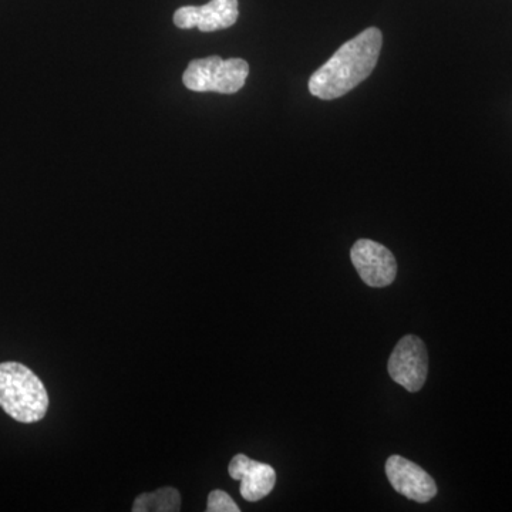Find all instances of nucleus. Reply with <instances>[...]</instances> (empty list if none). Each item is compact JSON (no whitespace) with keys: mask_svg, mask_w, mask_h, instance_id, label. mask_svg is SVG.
Segmentation results:
<instances>
[{"mask_svg":"<svg viewBox=\"0 0 512 512\" xmlns=\"http://www.w3.org/2000/svg\"><path fill=\"white\" fill-rule=\"evenodd\" d=\"M383 36L377 28L366 29L340 46L309 80V92L322 100H335L359 86L375 70Z\"/></svg>","mask_w":512,"mask_h":512,"instance_id":"obj_1","label":"nucleus"},{"mask_svg":"<svg viewBox=\"0 0 512 512\" xmlns=\"http://www.w3.org/2000/svg\"><path fill=\"white\" fill-rule=\"evenodd\" d=\"M228 473L234 480L241 481L242 498L249 503H256L266 495L272 493L276 483L274 467L259 463L245 456L237 454L229 463Z\"/></svg>","mask_w":512,"mask_h":512,"instance_id":"obj_8","label":"nucleus"},{"mask_svg":"<svg viewBox=\"0 0 512 512\" xmlns=\"http://www.w3.org/2000/svg\"><path fill=\"white\" fill-rule=\"evenodd\" d=\"M181 510L180 491L173 487H163L153 493L138 495L133 512H177Z\"/></svg>","mask_w":512,"mask_h":512,"instance_id":"obj_9","label":"nucleus"},{"mask_svg":"<svg viewBox=\"0 0 512 512\" xmlns=\"http://www.w3.org/2000/svg\"><path fill=\"white\" fill-rule=\"evenodd\" d=\"M248 74L249 64L244 59L210 56L192 60L184 72L183 83L192 92L234 94L245 86Z\"/></svg>","mask_w":512,"mask_h":512,"instance_id":"obj_3","label":"nucleus"},{"mask_svg":"<svg viewBox=\"0 0 512 512\" xmlns=\"http://www.w3.org/2000/svg\"><path fill=\"white\" fill-rule=\"evenodd\" d=\"M394 382L407 392L417 393L423 389L429 375V355L423 340L414 335L399 340L387 365Z\"/></svg>","mask_w":512,"mask_h":512,"instance_id":"obj_4","label":"nucleus"},{"mask_svg":"<svg viewBox=\"0 0 512 512\" xmlns=\"http://www.w3.org/2000/svg\"><path fill=\"white\" fill-rule=\"evenodd\" d=\"M239 18L238 0H211L204 6H183L174 13V25L180 29L198 28L210 33L228 29Z\"/></svg>","mask_w":512,"mask_h":512,"instance_id":"obj_6","label":"nucleus"},{"mask_svg":"<svg viewBox=\"0 0 512 512\" xmlns=\"http://www.w3.org/2000/svg\"><path fill=\"white\" fill-rule=\"evenodd\" d=\"M0 407L19 423H37L49 407L45 384L22 363H0Z\"/></svg>","mask_w":512,"mask_h":512,"instance_id":"obj_2","label":"nucleus"},{"mask_svg":"<svg viewBox=\"0 0 512 512\" xmlns=\"http://www.w3.org/2000/svg\"><path fill=\"white\" fill-rule=\"evenodd\" d=\"M386 474L397 493L416 503H429L437 494V485L423 468L402 456L386 461Z\"/></svg>","mask_w":512,"mask_h":512,"instance_id":"obj_7","label":"nucleus"},{"mask_svg":"<svg viewBox=\"0 0 512 512\" xmlns=\"http://www.w3.org/2000/svg\"><path fill=\"white\" fill-rule=\"evenodd\" d=\"M235 501L225 491H212L208 497L207 512H239Z\"/></svg>","mask_w":512,"mask_h":512,"instance_id":"obj_10","label":"nucleus"},{"mask_svg":"<svg viewBox=\"0 0 512 512\" xmlns=\"http://www.w3.org/2000/svg\"><path fill=\"white\" fill-rule=\"evenodd\" d=\"M353 265L362 281L372 288L393 284L397 262L390 249L370 239H359L350 251Z\"/></svg>","mask_w":512,"mask_h":512,"instance_id":"obj_5","label":"nucleus"}]
</instances>
